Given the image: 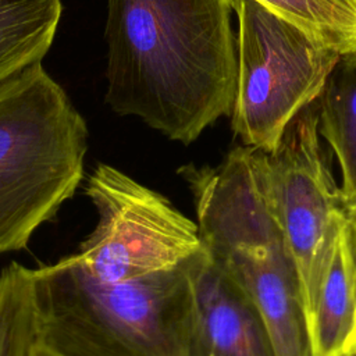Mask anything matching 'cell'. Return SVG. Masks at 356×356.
<instances>
[{"mask_svg":"<svg viewBox=\"0 0 356 356\" xmlns=\"http://www.w3.org/2000/svg\"><path fill=\"white\" fill-rule=\"evenodd\" d=\"M232 13V0H107L106 103L171 140H196L234 107Z\"/></svg>","mask_w":356,"mask_h":356,"instance_id":"cell-1","label":"cell"},{"mask_svg":"<svg viewBox=\"0 0 356 356\" xmlns=\"http://www.w3.org/2000/svg\"><path fill=\"white\" fill-rule=\"evenodd\" d=\"M264 152L236 146L216 165H184L202 245L261 313L277 356H310L300 281L274 217Z\"/></svg>","mask_w":356,"mask_h":356,"instance_id":"cell-2","label":"cell"},{"mask_svg":"<svg viewBox=\"0 0 356 356\" xmlns=\"http://www.w3.org/2000/svg\"><path fill=\"white\" fill-rule=\"evenodd\" d=\"M195 257L114 282L72 256L31 268L38 345L57 356H186Z\"/></svg>","mask_w":356,"mask_h":356,"instance_id":"cell-3","label":"cell"},{"mask_svg":"<svg viewBox=\"0 0 356 356\" xmlns=\"http://www.w3.org/2000/svg\"><path fill=\"white\" fill-rule=\"evenodd\" d=\"M88 125L36 63L0 85V254L28 246L83 178Z\"/></svg>","mask_w":356,"mask_h":356,"instance_id":"cell-4","label":"cell"},{"mask_svg":"<svg viewBox=\"0 0 356 356\" xmlns=\"http://www.w3.org/2000/svg\"><path fill=\"white\" fill-rule=\"evenodd\" d=\"M238 79L231 111L245 146L271 153L291 121L316 102L341 57L256 0H232Z\"/></svg>","mask_w":356,"mask_h":356,"instance_id":"cell-5","label":"cell"},{"mask_svg":"<svg viewBox=\"0 0 356 356\" xmlns=\"http://www.w3.org/2000/svg\"><path fill=\"white\" fill-rule=\"evenodd\" d=\"M85 193L97 222L74 260L100 281H125L177 268L203 250L197 222L161 193L99 164Z\"/></svg>","mask_w":356,"mask_h":356,"instance_id":"cell-6","label":"cell"},{"mask_svg":"<svg viewBox=\"0 0 356 356\" xmlns=\"http://www.w3.org/2000/svg\"><path fill=\"white\" fill-rule=\"evenodd\" d=\"M274 217L293 257L307 323L332 245L348 209L318 131V102L288 125L278 146L264 154Z\"/></svg>","mask_w":356,"mask_h":356,"instance_id":"cell-7","label":"cell"},{"mask_svg":"<svg viewBox=\"0 0 356 356\" xmlns=\"http://www.w3.org/2000/svg\"><path fill=\"white\" fill-rule=\"evenodd\" d=\"M191 281L186 356H277L261 313L204 248L192 261Z\"/></svg>","mask_w":356,"mask_h":356,"instance_id":"cell-8","label":"cell"},{"mask_svg":"<svg viewBox=\"0 0 356 356\" xmlns=\"http://www.w3.org/2000/svg\"><path fill=\"white\" fill-rule=\"evenodd\" d=\"M306 325L310 356H356V266L348 217L332 245Z\"/></svg>","mask_w":356,"mask_h":356,"instance_id":"cell-9","label":"cell"},{"mask_svg":"<svg viewBox=\"0 0 356 356\" xmlns=\"http://www.w3.org/2000/svg\"><path fill=\"white\" fill-rule=\"evenodd\" d=\"M317 102L318 131L338 160L343 203L356 209V53L341 54Z\"/></svg>","mask_w":356,"mask_h":356,"instance_id":"cell-10","label":"cell"},{"mask_svg":"<svg viewBox=\"0 0 356 356\" xmlns=\"http://www.w3.org/2000/svg\"><path fill=\"white\" fill-rule=\"evenodd\" d=\"M61 14V0H0V85L42 63Z\"/></svg>","mask_w":356,"mask_h":356,"instance_id":"cell-11","label":"cell"},{"mask_svg":"<svg viewBox=\"0 0 356 356\" xmlns=\"http://www.w3.org/2000/svg\"><path fill=\"white\" fill-rule=\"evenodd\" d=\"M341 54L356 53V0H256Z\"/></svg>","mask_w":356,"mask_h":356,"instance_id":"cell-12","label":"cell"},{"mask_svg":"<svg viewBox=\"0 0 356 356\" xmlns=\"http://www.w3.org/2000/svg\"><path fill=\"white\" fill-rule=\"evenodd\" d=\"M36 349L31 268L11 263L0 273V356H35Z\"/></svg>","mask_w":356,"mask_h":356,"instance_id":"cell-13","label":"cell"},{"mask_svg":"<svg viewBox=\"0 0 356 356\" xmlns=\"http://www.w3.org/2000/svg\"><path fill=\"white\" fill-rule=\"evenodd\" d=\"M348 232H349V243L356 266V209L348 210Z\"/></svg>","mask_w":356,"mask_h":356,"instance_id":"cell-14","label":"cell"},{"mask_svg":"<svg viewBox=\"0 0 356 356\" xmlns=\"http://www.w3.org/2000/svg\"><path fill=\"white\" fill-rule=\"evenodd\" d=\"M35 356H57V355H54V353H51V352H49V350H46V349H43V348H40V346L38 345V349H36V352H35Z\"/></svg>","mask_w":356,"mask_h":356,"instance_id":"cell-15","label":"cell"}]
</instances>
